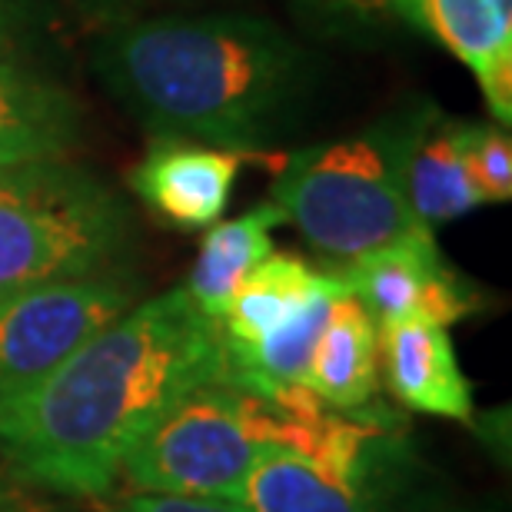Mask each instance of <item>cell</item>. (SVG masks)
<instances>
[{
	"label": "cell",
	"instance_id": "obj_1",
	"mask_svg": "<svg viewBox=\"0 0 512 512\" xmlns=\"http://www.w3.org/2000/svg\"><path fill=\"white\" fill-rule=\"evenodd\" d=\"M227 376L217 323L183 286L130 306L17 403L0 409L10 479L60 496H100L163 409Z\"/></svg>",
	"mask_w": 512,
	"mask_h": 512
},
{
	"label": "cell",
	"instance_id": "obj_2",
	"mask_svg": "<svg viewBox=\"0 0 512 512\" xmlns=\"http://www.w3.org/2000/svg\"><path fill=\"white\" fill-rule=\"evenodd\" d=\"M97 74L143 127L220 150L266 147L313 90V60L270 20L160 17L114 30Z\"/></svg>",
	"mask_w": 512,
	"mask_h": 512
},
{
	"label": "cell",
	"instance_id": "obj_3",
	"mask_svg": "<svg viewBox=\"0 0 512 512\" xmlns=\"http://www.w3.org/2000/svg\"><path fill=\"white\" fill-rule=\"evenodd\" d=\"M433 110L409 107L356 137L296 150L273 180L270 200L336 263L423 230L406 197V170Z\"/></svg>",
	"mask_w": 512,
	"mask_h": 512
},
{
	"label": "cell",
	"instance_id": "obj_4",
	"mask_svg": "<svg viewBox=\"0 0 512 512\" xmlns=\"http://www.w3.org/2000/svg\"><path fill=\"white\" fill-rule=\"evenodd\" d=\"M127 247L130 210L97 173L67 160L0 167V300L110 273Z\"/></svg>",
	"mask_w": 512,
	"mask_h": 512
},
{
	"label": "cell",
	"instance_id": "obj_5",
	"mask_svg": "<svg viewBox=\"0 0 512 512\" xmlns=\"http://www.w3.org/2000/svg\"><path fill=\"white\" fill-rule=\"evenodd\" d=\"M270 449H286L280 403L220 376L173 399L120 473L137 493L230 499Z\"/></svg>",
	"mask_w": 512,
	"mask_h": 512
},
{
	"label": "cell",
	"instance_id": "obj_6",
	"mask_svg": "<svg viewBox=\"0 0 512 512\" xmlns=\"http://www.w3.org/2000/svg\"><path fill=\"white\" fill-rule=\"evenodd\" d=\"M133 306V283L114 273L44 283L0 300V409L17 403Z\"/></svg>",
	"mask_w": 512,
	"mask_h": 512
},
{
	"label": "cell",
	"instance_id": "obj_7",
	"mask_svg": "<svg viewBox=\"0 0 512 512\" xmlns=\"http://www.w3.org/2000/svg\"><path fill=\"white\" fill-rule=\"evenodd\" d=\"M343 283L350 286L376 326L396 320H429L453 326L479 310V290L463 273H456L436 247L433 227L376 247L343 263Z\"/></svg>",
	"mask_w": 512,
	"mask_h": 512
},
{
	"label": "cell",
	"instance_id": "obj_8",
	"mask_svg": "<svg viewBox=\"0 0 512 512\" xmlns=\"http://www.w3.org/2000/svg\"><path fill=\"white\" fill-rule=\"evenodd\" d=\"M240 160L237 150L160 137L130 173V187L173 227L203 230L213 227L227 210Z\"/></svg>",
	"mask_w": 512,
	"mask_h": 512
},
{
	"label": "cell",
	"instance_id": "obj_9",
	"mask_svg": "<svg viewBox=\"0 0 512 512\" xmlns=\"http://www.w3.org/2000/svg\"><path fill=\"white\" fill-rule=\"evenodd\" d=\"M380 330V376L399 406L473 423V386L459 370L449 330L429 320H396Z\"/></svg>",
	"mask_w": 512,
	"mask_h": 512
},
{
	"label": "cell",
	"instance_id": "obj_10",
	"mask_svg": "<svg viewBox=\"0 0 512 512\" xmlns=\"http://www.w3.org/2000/svg\"><path fill=\"white\" fill-rule=\"evenodd\" d=\"M403 20L473 70L493 117L506 127L512 120V0H406Z\"/></svg>",
	"mask_w": 512,
	"mask_h": 512
},
{
	"label": "cell",
	"instance_id": "obj_11",
	"mask_svg": "<svg viewBox=\"0 0 512 512\" xmlns=\"http://www.w3.org/2000/svg\"><path fill=\"white\" fill-rule=\"evenodd\" d=\"M77 137V100L14 54H0V167L64 160Z\"/></svg>",
	"mask_w": 512,
	"mask_h": 512
},
{
	"label": "cell",
	"instance_id": "obj_12",
	"mask_svg": "<svg viewBox=\"0 0 512 512\" xmlns=\"http://www.w3.org/2000/svg\"><path fill=\"white\" fill-rule=\"evenodd\" d=\"M340 283V273L313 270L296 253H270L243 276L217 320L223 350L243 353L286 326L313 296Z\"/></svg>",
	"mask_w": 512,
	"mask_h": 512
},
{
	"label": "cell",
	"instance_id": "obj_13",
	"mask_svg": "<svg viewBox=\"0 0 512 512\" xmlns=\"http://www.w3.org/2000/svg\"><path fill=\"white\" fill-rule=\"evenodd\" d=\"M306 389L333 409H356L380 389V330L370 310L343 296L333 303L306 370Z\"/></svg>",
	"mask_w": 512,
	"mask_h": 512
},
{
	"label": "cell",
	"instance_id": "obj_14",
	"mask_svg": "<svg viewBox=\"0 0 512 512\" xmlns=\"http://www.w3.org/2000/svg\"><path fill=\"white\" fill-rule=\"evenodd\" d=\"M469 130H473V124L443 117L439 110H433V117L419 130L416 147L409 153L406 197L416 220L426 223V227L459 220L469 210L483 207L466 170Z\"/></svg>",
	"mask_w": 512,
	"mask_h": 512
},
{
	"label": "cell",
	"instance_id": "obj_15",
	"mask_svg": "<svg viewBox=\"0 0 512 512\" xmlns=\"http://www.w3.org/2000/svg\"><path fill=\"white\" fill-rule=\"evenodd\" d=\"M280 223H286V217L273 200L247 210L237 220L213 223L210 233L203 237L190 280L183 283V293L207 320H220L243 276L273 253V230Z\"/></svg>",
	"mask_w": 512,
	"mask_h": 512
},
{
	"label": "cell",
	"instance_id": "obj_16",
	"mask_svg": "<svg viewBox=\"0 0 512 512\" xmlns=\"http://www.w3.org/2000/svg\"><path fill=\"white\" fill-rule=\"evenodd\" d=\"M230 499L247 512H386L380 499L340 483L290 449L263 453Z\"/></svg>",
	"mask_w": 512,
	"mask_h": 512
},
{
	"label": "cell",
	"instance_id": "obj_17",
	"mask_svg": "<svg viewBox=\"0 0 512 512\" xmlns=\"http://www.w3.org/2000/svg\"><path fill=\"white\" fill-rule=\"evenodd\" d=\"M466 170L479 203H506L512 197V140L506 127L473 124L466 140Z\"/></svg>",
	"mask_w": 512,
	"mask_h": 512
},
{
	"label": "cell",
	"instance_id": "obj_18",
	"mask_svg": "<svg viewBox=\"0 0 512 512\" xmlns=\"http://www.w3.org/2000/svg\"><path fill=\"white\" fill-rule=\"evenodd\" d=\"M110 512H247L233 499H190V496H160V493H133Z\"/></svg>",
	"mask_w": 512,
	"mask_h": 512
},
{
	"label": "cell",
	"instance_id": "obj_19",
	"mask_svg": "<svg viewBox=\"0 0 512 512\" xmlns=\"http://www.w3.org/2000/svg\"><path fill=\"white\" fill-rule=\"evenodd\" d=\"M313 10L333 17V20H346V24H373V20H386V17H403L406 0H306Z\"/></svg>",
	"mask_w": 512,
	"mask_h": 512
},
{
	"label": "cell",
	"instance_id": "obj_20",
	"mask_svg": "<svg viewBox=\"0 0 512 512\" xmlns=\"http://www.w3.org/2000/svg\"><path fill=\"white\" fill-rule=\"evenodd\" d=\"M37 30V0H0V54H14Z\"/></svg>",
	"mask_w": 512,
	"mask_h": 512
},
{
	"label": "cell",
	"instance_id": "obj_21",
	"mask_svg": "<svg viewBox=\"0 0 512 512\" xmlns=\"http://www.w3.org/2000/svg\"><path fill=\"white\" fill-rule=\"evenodd\" d=\"M0 512H37L34 503H27V499L10 486L7 473H0Z\"/></svg>",
	"mask_w": 512,
	"mask_h": 512
},
{
	"label": "cell",
	"instance_id": "obj_22",
	"mask_svg": "<svg viewBox=\"0 0 512 512\" xmlns=\"http://www.w3.org/2000/svg\"><path fill=\"white\" fill-rule=\"evenodd\" d=\"M446 512H466V509H446Z\"/></svg>",
	"mask_w": 512,
	"mask_h": 512
}]
</instances>
